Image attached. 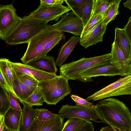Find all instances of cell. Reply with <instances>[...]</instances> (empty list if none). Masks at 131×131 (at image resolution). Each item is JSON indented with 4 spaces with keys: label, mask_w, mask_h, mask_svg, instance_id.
I'll return each instance as SVG.
<instances>
[{
    "label": "cell",
    "mask_w": 131,
    "mask_h": 131,
    "mask_svg": "<svg viewBox=\"0 0 131 131\" xmlns=\"http://www.w3.org/2000/svg\"><path fill=\"white\" fill-rule=\"evenodd\" d=\"M85 121L83 119L77 118L69 119L63 125L61 131H75Z\"/></svg>",
    "instance_id": "31"
},
{
    "label": "cell",
    "mask_w": 131,
    "mask_h": 131,
    "mask_svg": "<svg viewBox=\"0 0 131 131\" xmlns=\"http://www.w3.org/2000/svg\"><path fill=\"white\" fill-rule=\"evenodd\" d=\"M123 29L128 39L131 42V16L129 18L127 24Z\"/></svg>",
    "instance_id": "37"
},
{
    "label": "cell",
    "mask_w": 131,
    "mask_h": 131,
    "mask_svg": "<svg viewBox=\"0 0 131 131\" xmlns=\"http://www.w3.org/2000/svg\"><path fill=\"white\" fill-rule=\"evenodd\" d=\"M8 93L10 103V108L22 112V109L17 99L11 92H9Z\"/></svg>",
    "instance_id": "35"
},
{
    "label": "cell",
    "mask_w": 131,
    "mask_h": 131,
    "mask_svg": "<svg viewBox=\"0 0 131 131\" xmlns=\"http://www.w3.org/2000/svg\"><path fill=\"white\" fill-rule=\"evenodd\" d=\"M121 0H113L112 4L109 7L103 16L102 21L103 26H107L110 21L114 20L116 16L119 14V5Z\"/></svg>",
    "instance_id": "23"
},
{
    "label": "cell",
    "mask_w": 131,
    "mask_h": 131,
    "mask_svg": "<svg viewBox=\"0 0 131 131\" xmlns=\"http://www.w3.org/2000/svg\"><path fill=\"white\" fill-rule=\"evenodd\" d=\"M59 114L53 113L46 108L35 109V119L39 120L47 121L59 116Z\"/></svg>",
    "instance_id": "30"
},
{
    "label": "cell",
    "mask_w": 131,
    "mask_h": 131,
    "mask_svg": "<svg viewBox=\"0 0 131 131\" xmlns=\"http://www.w3.org/2000/svg\"><path fill=\"white\" fill-rule=\"evenodd\" d=\"M113 0H93L91 17L97 15L103 16L112 4Z\"/></svg>",
    "instance_id": "24"
},
{
    "label": "cell",
    "mask_w": 131,
    "mask_h": 131,
    "mask_svg": "<svg viewBox=\"0 0 131 131\" xmlns=\"http://www.w3.org/2000/svg\"><path fill=\"white\" fill-rule=\"evenodd\" d=\"M40 2L48 5H61L63 3V0H41Z\"/></svg>",
    "instance_id": "38"
},
{
    "label": "cell",
    "mask_w": 131,
    "mask_h": 131,
    "mask_svg": "<svg viewBox=\"0 0 131 131\" xmlns=\"http://www.w3.org/2000/svg\"><path fill=\"white\" fill-rule=\"evenodd\" d=\"M8 59L0 58V70L8 87L10 92L13 95V77L11 69Z\"/></svg>",
    "instance_id": "22"
},
{
    "label": "cell",
    "mask_w": 131,
    "mask_h": 131,
    "mask_svg": "<svg viewBox=\"0 0 131 131\" xmlns=\"http://www.w3.org/2000/svg\"><path fill=\"white\" fill-rule=\"evenodd\" d=\"M48 25L46 22L35 19L29 15L24 16L5 41L11 45L28 43Z\"/></svg>",
    "instance_id": "2"
},
{
    "label": "cell",
    "mask_w": 131,
    "mask_h": 131,
    "mask_svg": "<svg viewBox=\"0 0 131 131\" xmlns=\"http://www.w3.org/2000/svg\"><path fill=\"white\" fill-rule=\"evenodd\" d=\"M100 131H117L110 126H107L102 127Z\"/></svg>",
    "instance_id": "41"
},
{
    "label": "cell",
    "mask_w": 131,
    "mask_h": 131,
    "mask_svg": "<svg viewBox=\"0 0 131 131\" xmlns=\"http://www.w3.org/2000/svg\"><path fill=\"white\" fill-rule=\"evenodd\" d=\"M59 114L63 119L77 118L85 121H92L97 123L105 122L95 108H90L81 106L62 105Z\"/></svg>",
    "instance_id": "7"
},
{
    "label": "cell",
    "mask_w": 131,
    "mask_h": 131,
    "mask_svg": "<svg viewBox=\"0 0 131 131\" xmlns=\"http://www.w3.org/2000/svg\"><path fill=\"white\" fill-rule=\"evenodd\" d=\"M107 28L103 26L102 22L97 25L89 33L80 38V43L85 48L95 45L99 42H102L103 37Z\"/></svg>",
    "instance_id": "16"
},
{
    "label": "cell",
    "mask_w": 131,
    "mask_h": 131,
    "mask_svg": "<svg viewBox=\"0 0 131 131\" xmlns=\"http://www.w3.org/2000/svg\"><path fill=\"white\" fill-rule=\"evenodd\" d=\"M12 4L0 6V38L5 40L22 18L17 15Z\"/></svg>",
    "instance_id": "8"
},
{
    "label": "cell",
    "mask_w": 131,
    "mask_h": 131,
    "mask_svg": "<svg viewBox=\"0 0 131 131\" xmlns=\"http://www.w3.org/2000/svg\"><path fill=\"white\" fill-rule=\"evenodd\" d=\"M63 119L60 115L47 121L35 119L28 131H61L63 126Z\"/></svg>",
    "instance_id": "14"
},
{
    "label": "cell",
    "mask_w": 131,
    "mask_h": 131,
    "mask_svg": "<svg viewBox=\"0 0 131 131\" xmlns=\"http://www.w3.org/2000/svg\"><path fill=\"white\" fill-rule=\"evenodd\" d=\"M11 69L13 77L14 95L21 103L30 96L36 88L31 89L25 85L19 80L14 71Z\"/></svg>",
    "instance_id": "17"
},
{
    "label": "cell",
    "mask_w": 131,
    "mask_h": 131,
    "mask_svg": "<svg viewBox=\"0 0 131 131\" xmlns=\"http://www.w3.org/2000/svg\"><path fill=\"white\" fill-rule=\"evenodd\" d=\"M23 102L31 107L43 105L45 101L42 94L38 86L32 94Z\"/></svg>",
    "instance_id": "25"
},
{
    "label": "cell",
    "mask_w": 131,
    "mask_h": 131,
    "mask_svg": "<svg viewBox=\"0 0 131 131\" xmlns=\"http://www.w3.org/2000/svg\"><path fill=\"white\" fill-rule=\"evenodd\" d=\"M10 108L8 92L0 83V114L4 115Z\"/></svg>",
    "instance_id": "26"
},
{
    "label": "cell",
    "mask_w": 131,
    "mask_h": 131,
    "mask_svg": "<svg viewBox=\"0 0 131 131\" xmlns=\"http://www.w3.org/2000/svg\"><path fill=\"white\" fill-rule=\"evenodd\" d=\"M11 68L16 73L24 74L30 75L38 82L52 79L56 76V74L46 73L37 69L27 64L13 62L9 60Z\"/></svg>",
    "instance_id": "12"
},
{
    "label": "cell",
    "mask_w": 131,
    "mask_h": 131,
    "mask_svg": "<svg viewBox=\"0 0 131 131\" xmlns=\"http://www.w3.org/2000/svg\"><path fill=\"white\" fill-rule=\"evenodd\" d=\"M111 53L92 57L82 58L76 61L62 65L60 68V75L69 80H75L81 73L109 59Z\"/></svg>",
    "instance_id": "5"
},
{
    "label": "cell",
    "mask_w": 131,
    "mask_h": 131,
    "mask_svg": "<svg viewBox=\"0 0 131 131\" xmlns=\"http://www.w3.org/2000/svg\"><path fill=\"white\" fill-rule=\"evenodd\" d=\"M21 103L23 108L22 111L20 131H28L35 119V109L23 102Z\"/></svg>",
    "instance_id": "21"
},
{
    "label": "cell",
    "mask_w": 131,
    "mask_h": 131,
    "mask_svg": "<svg viewBox=\"0 0 131 131\" xmlns=\"http://www.w3.org/2000/svg\"><path fill=\"white\" fill-rule=\"evenodd\" d=\"M72 99L75 102L76 105L90 108H95L96 105L89 102L77 95H72L70 96Z\"/></svg>",
    "instance_id": "34"
},
{
    "label": "cell",
    "mask_w": 131,
    "mask_h": 131,
    "mask_svg": "<svg viewBox=\"0 0 131 131\" xmlns=\"http://www.w3.org/2000/svg\"><path fill=\"white\" fill-rule=\"evenodd\" d=\"M80 39L78 37L72 36L62 47L55 62L56 65L61 67Z\"/></svg>",
    "instance_id": "20"
},
{
    "label": "cell",
    "mask_w": 131,
    "mask_h": 131,
    "mask_svg": "<svg viewBox=\"0 0 131 131\" xmlns=\"http://www.w3.org/2000/svg\"><path fill=\"white\" fill-rule=\"evenodd\" d=\"M61 17L58 22L52 25L56 30L81 35L84 28L81 18L73 12L67 13Z\"/></svg>",
    "instance_id": "11"
},
{
    "label": "cell",
    "mask_w": 131,
    "mask_h": 131,
    "mask_svg": "<svg viewBox=\"0 0 131 131\" xmlns=\"http://www.w3.org/2000/svg\"><path fill=\"white\" fill-rule=\"evenodd\" d=\"M86 0H64L68 7L74 13L82 18L83 8Z\"/></svg>",
    "instance_id": "27"
},
{
    "label": "cell",
    "mask_w": 131,
    "mask_h": 131,
    "mask_svg": "<svg viewBox=\"0 0 131 131\" xmlns=\"http://www.w3.org/2000/svg\"><path fill=\"white\" fill-rule=\"evenodd\" d=\"M127 59L131 62V42L128 39L123 29H115L114 41Z\"/></svg>",
    "instance_id": "19"
},
{
    "label": "cell",
    "mask_w": 131,
    "mask_h": 131,
    "mask_svg": "<svg viewBox=\"0 0 131 131\" xmlns=\"http://www.w3.org/2000/svg\"><path fill=\"white\" fill-rule=\"evenodd\" d=\"M4 128V115L0 114V131H3Z\"/></svg>",
    "instance_id": "40"
},
{
    "label": "cell",
    "mask_w": 131,
    "mask_h": 131,
    "mask_svg": "<svg viewBox=\"0 0 131 131\" xmlns=\"http://www.w3.org/2000/svg\"><path fill=\"white\" fill-rule=\"evenodd\" d=\"M109 59L81 73L77 76L75 80L85 83L93 81L92 78L100 76H123L118 66L111 63Z\"/></svg>",
    "instance_id": "9"
},
{
    "label": "cell",
    "mask_w": 131,
    "mask_h": 131,
    "mask_svg": "<svg viewBox=\"0 0 131 131\" xmlns=\"http://www.w3.org/2000/svg\"><path fill=\"white\" fill-rule=\"evenodd\" d=\"M40 71L56 74L57 71L54 57L46 55L37 57L26 64Z\"/></svg>",
    "instance_id": "15"
},
{
    "label": "cell",
    "mask_w": 131,
    "mask_h": 131,
    "mask_svg": "<svg viewBox=\"0 0 131 131\" xmlns=\"http://www.w3.org/2000/svg\"><path fill=\"white\" fill-rule=\"evenodd\" d=\"M59 31L56 30L52 25H48L33 37L28 43L27 50L21 59L23 64H26L37 58Z\"/></svg>",
    "instance_id": "4"
},
{
    "label": "cell",
    "mask_w": 131,
    "mask_h": 131,
    "mask_svg": "<svg viewBox=\"0 0 131 131\" xmlns=\"http://www.w3.org/2000/svg\"><path fill=\"white\" fill-rule=\"evenodd\" d=\"M68 80L61 75L49 80L38 82V87L47 104L56 105L70 94Z\"/></svg>",
    "instance_id": "3"
},
{
    "label": "cell",
    "mask_w": 131,
    "mask_h": 131,
    "mask_svg": "<svg viewBox=\"0 0 131 131\" xmlns=\"http://www.w3.org/2000/svg\"><path fill=\"white\" fill-rule=\"evenodd\" d=\"M131 94V75L120 78L88 97L86 100L96 101L111 97Z\"/></svg>",
    "instance_id": "6"
},
{
    "label": "cell",
    "mask_w": 131,
    "mask_h": 131,
    "mask_svg": "<svg viewBox=\"0 0 131 131\" xmlns=\"http://www.w3.org/2000/svg\"><path fill=\"white\" fill-rule=\"evenodd\" d=\"M4 115L5 128L10 131H20L22 112L10 108Z\"/></svg>",
    "instance_id": "18"
},
{
    "label": "cell",
    "mask_w": 131,
    "mask_h": 131,
    "mask_svg": "<svg viewBox=\"0 0 131 131\" xmlns=\"http://www.w3.org/2000/svg\"><path fill=\"white\" fill-rule=\"evenodd\" d=\"M71 9L61 5H48L40 2L38 8L29 15L32 18L46 22L53 20L58 21L59 18Z\"/></svg>",
    "instance_id": "10"
},
{
    "label": "cell",
    "mask_w": 131,
    "mask_h": 131,
    "mask_svg": "<svg viewBox=\"0 0 131 131\" xmlns=\"http://www.w3.org/2000/svg\"><path fill=\"white\" fill-rule=\"evenodd\" d=\"M64 38L63 32L59 31L57 34L48 43L43 50L37 57L46 55L50 51L58 44L60 41L64 39Z\"/></svg>",
    "instance_id": "28"
},
{
    "label": "cell",
    "mask_w": 131,
    "mask_h": 131,
    "mask_svg": "<svg viewBox=\"0 0 131 131\" xmlns=\"http://www.w3.org/2000/svg\"><path fill=\"white\" fill-rule=\"evenodd\" d=\"M3 131H10L6 128L4 129L3 130Z\"/></svg>",
    "instance_id": "43"
},
{
    "label": "cell",
    "mask_w": 131,
    "mask_h": 131,
    "mask_svg": "<svg viewBox=\"0 0 131 131\" xmlns=\"http://www.w3.org/2000/svg\"><path fill=\"white\" fill-rule=\"evenodd\" d=\"M95 105L105 123L117 131H131L130 113L123 102L109 98L100 101Z\"/></svg>",
    "instance_id": "1"
},
{
    "label": "cell",
    "mask_w": 131,
    "mask_h": 131,
    "mask_svg": "<svg viewBox=\"0 0 131 131\" xmlns=\"http://www.w3.org/2000/svg\"><path fill=\"white\" fill-rule=\"evenodd\" d=\"M103 20V17L101 15H97L91 17L84 27L80 38H81L89 33Z\"/></svg>",
    "instance_id": "29"
},
{
    "label": "cell",
    "mask_w": 131,
    "mask_h": 131,
    "mask_svg": "<svg viewBox=\"0 0 131 131\" xmlns=\"http://www.w3.org/2000/svg\"><path fill=\"white\" fill-rule=\"evenodd\" d=\"M75 131H94L93 124L90 121H85Z\"/></svg>",
    "instance_id": "36"
},
{
    "label": "cell",
    "mask_w": 131,
    "mask_h": 131,
    "mask_svg": "<svg viewBox=\"0 0 131 131\" xmlns=\"http://www.w3.org/2000/svg\"><path fill=\"white\" fill-rule=\"evenodd\" d=\"M0 83L7 91L8 92H10L8 86L0 70Z\"/></svg>",
    "instance_id": "39"
},
{
    "label": "cell",
    "mask_w": 131,
    "mask_h": 131,
    "mask_svg": "<svg viewBox=\"0 0 131 131\" xmlns=\"http://www.w3.org/2000/svg\"></svg>",
    "instance_id": "44"
},
{
    "label": "cell",
    "mask_w": 131,
    "mask_h": 131,
    "mask_svg": "<svg viewBox=\"0 0 131 131\" xmlns=\"http://www.w3.org/2000/svg\"><path fill=\"white\" fill-rule=\"evenodd\" d=\"M16 74L21 81L29 88L36 89L38 87V82L33 77L25 74Z\"/></svg>",
    "instance_id": "32"
},
{
    "label": "cell",
    "mask_w": 131,
    "mask_h": 131,
    "mask_svg": "<svg viewBox=\"0 0 131 131\" xmlns=\"http://www.w3.org/2000/svg\"><path fill=\"white\" fill-rule=\"evenodd\" d=\"M109 60L118 66L123 76L131 75V63L115 41L112 45V49Z\"/></svg>",
    "instance_id": "13"
},
{
    "label": "cell",
    "mask_w": 131,
    "mask_h": 131,
    "mask_svg": "<svg viewBox=\"0 0 131 131\" xmlns=\"http://www.w3.org/2000/svg\"><path fill=\"white\" fill-rule=\"evenodd\" d=\"M93 3V0H86L85 3L81 18L84 27L91 18Z\"/></svg>",
    "instance_id": "33"
},
{
    "label": "cell",
    "mask_w": 131,
    "mask_h": 131,
    "mask_svg": "<svg viewBox=\"0 0 131 131\" xmlns=\"http://www.w3.org/2000/svg\"><path fill=\"white\" fill-rule=\"evenodd\" d=\"M124 6L131 9V0H128L123 3Z\"/></svg>",
    "instance_id": "42"
}]
</instances>
